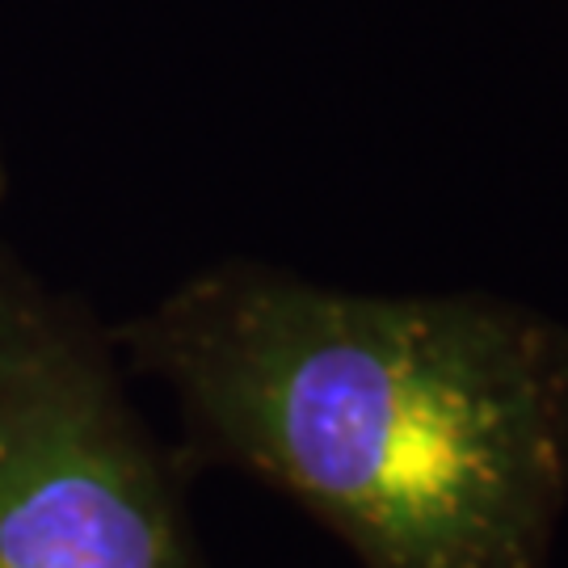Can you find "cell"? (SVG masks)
<instances>
[{"mask_svg":"<svg viewBox=\"0 0 568 568\" xmlns=\"http://www.w3.org/2000/svg\"><path fill=\"white\" fill-rule=\"evenodd\" d=\"M190 471L283 493L358 568H551L568 325L497 291L384 295L220 257L110 321Z\"/></svg>","mask_w":568,"mask_h":568,"instance_id":"obj_1","label":"cell"},{"mask_svg":"<svg viewBox=\"0 0 568 568\" xmlns=\"http://www.w3.org/2000/svg\"><path fill=\"white\" fill-rule=\"evenodd\" d=\"M114 325L0 241V568H206Z\"/></svg>","mask_w":568,"mask_h":568,"instance_id":"obj_2","label":"cell"},{"mask_svg":"<svg viewBox=\"0 0 568 568\" xmlns=\"http://www.w3.org/2000/svg\"><path fill=\"white\" fill-rule=\"evenodd\" d=\"M9 190H13V169H9V152H4V140H0V211L9 203Z\"/></svg>","mask_w":568,"mask_h":568,"instance_id":"obj_3","label":"cell"}]
</instances>
